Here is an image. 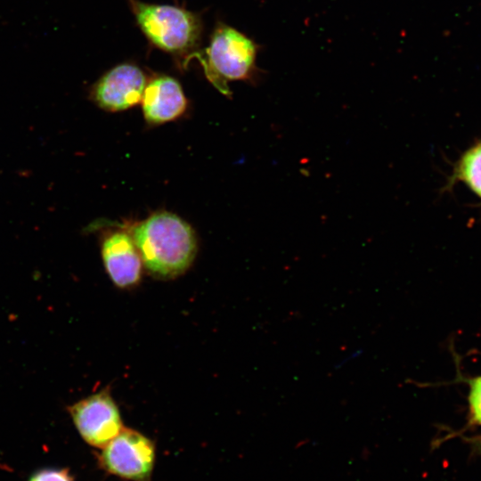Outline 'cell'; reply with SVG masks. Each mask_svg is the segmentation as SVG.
Instances as JSON below:
<instances>
[{
	"label": "cell",
	"instance_id": "obj_1",
	"mask_svg": "<svg viewBox=\"0 0 481 481\" xmlns=\"http://www.w3.org/2000/svg\"><path fill=\"white\" fill-rule=\"evenodd\" d=\"M147 271L171 279L184 273L197 253L192 226L168 211H159L135 224L130 232Z\"/></svg>",
	"mask_w": 481,
	"mask_h": 481
},
{
	"label": "cell",
	"instance_id": "obj_2",
	"mask_svg": "<svg viewBox=\"0 0 481 481\" xmlns=\"http://www.w3.org/2000/svg\"><path fill=\"white\" fill-rule=\"evenodd\" d=\"M258 45L244 33L224 22L218 21L213 29L208 45L192 53L183 67L197 59L203 68L207 79L223 94L230 96L231 81L254 82L260 70L256 60Z\"/></svg>",
	"mask_w": 481,
	"mask_h": 481
},
{
	"label": "cell",
	"instance_id": "obj_3",
	"mask_svg": "<svg viewBox=\"0 0 481 481\" xmlns=\"http://www.w3.org/2000/svg\"><path fill=\"white\" fill-rule=\"evenodd\" d=\"M137 27L154 47L182 59L194 53L200 44L203 21L198 12L186 8L128 0Z\"/></svg>",
	"mask_w": 481,
	"mask_h": 481
},
{
	"label": "cell",
	"instance_id": "obj_4",
	"mask_svg": "<svg viewBox=\"0 0 481 481\" xmlns=\"http://www.w3.org/2000/svg\"><path fill=\"white\" fill-rule=\"evenodd\" d=\"M102 449L99 463L106 472L130 481L151 480L155 445L142 433L124 428Z\"/></svg>",
	"mask_w": 481,
	"mask_h": 481
},
{
	"label": "cell",
	"instance_id": "obj_5",
	"mask_svg": "<svg viewBox=\"0 0 481 481\" xmlns=\"http://www.w3.org/2000/svg\"><path fill=\"white\" fill-rule=\"evenodd\" d=\"M69 411L82 438L97 448H103L124 428L118 405L107 389L77 402Z\"/></svg>",
	"mask_w": 481,
	"mask_h": 481
},
{
	"label": "cell",
	"instance_id": "obj_6",
	"mask_svg": "<svg viewBox=\"0 0 481 481\" xmlns=\"http://www.w3.org/2000/svg\"><path fill=\"white\" fill-rule=\"evenodd\" d=\"M143 69L133 62L119 63L92 86L91 100L107 111H120L138 104L147 85Z\"/></svg>",
	"mask_w": 481,
	"mask_h": 481
},
{
	"label": "cell",
	"instance_id": "obj_7",
	"mask_svg": "<svg viewBox=\"0 0 481 481\" xmlns=\"http://www.w3.org/2000/svg\"><path fill=\"white\" fill-rule=\"evenodd\" d=\"M102 257L117 287L126 289L140 281L143 261L130 233L116 231L108 234L102 243Z\"/></svg>",
	"mask_w": 481,
	"mask_h": 481
},
{
	"label": "cell",
	"instance_id": "obj_8",
	"mask_svg": "<svg viewBox=\"0 0 481 481\" xmlns=\"http://www.w3.org/2000/svg\"><path fill=\"white\" fill-rule=\"evenodd\" d=\"M141 102L145 120L153 125L178 118L186 110L188 103L179 81L167 75L151 77Z\"/></svg>",
	"mask_w": 481,
	"mask_h": 481
},
{
	"label": "cell",
	"instance_id": "obj_9",
	"mask_svg": "<svg viewBox=\"0 0 481 481\" xmlns=\"http://www.w3.org/2000/svg\"><path fill=\"white\" fill-rule=\"evenodd\" d=\"M458 180L481 199V143L468 150L458 161L451 176V185Z\"/></svg>",
	"mask_w": 481,
	"mask_h": 481
},
{
	"label": "cell",
	"instance_id": "obj_10",
	"mask_svg": "<svg viewBox=\"0 0 481 481\" xmlns=\"http://www.w3.org/2000/svg\"><path fill=\"white\" fill-rule=\"evenodd\" d=\"M468 385V424L481 427V375L465 379Z\"/></svg>",
	"mask_w": 481,
	"mask_h": 481
},
{
	"label": "cell",
	"instance_id": "obj_11",
	"mask_svg": "<svg viewBox=\"0 0 481 481\" xmlns=\"http://www.w3.org/2000/svg\"><path fill=\"white\" fill-rule=\"evenodd\" d=\"M29 481H74L65 469H43L32 474Z\"/></svg>",
	"mask_w": 481,
	"mask_h": 481
},
{
	"label": "cell",
	"instance_id": "obj_12",
	"mask_svg": "<svg viewBox=\"0 0 481 481\" xmlns=\"http://www.w3.org/2000/svg\"><path fill=\"white\" fill-rule=\"evenodd\" d=\"M473 450L481 455V435L468 439Z\"/></svg>",
	"mask_w": 481,
	"mask_h": 481
}]
</instances>
